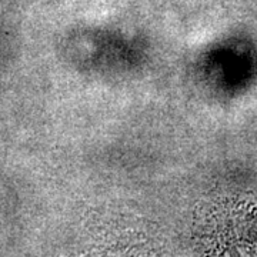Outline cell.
<instances>
[{"instance_id": "6da1fadb", "label": "cell", "mask_w": 257, "mask_h": 257, "mask_svg": "<svg viewBox=\"0 0 257 257\" xmlns=\"http://www.w3.org/2000/svg\"><path fill=\"white\" fill-rule=\"evenodd\" d=\"M221 237L213 243L209 257H257V227H251L247 237H239V224L217 231Z\"/></svg>"}]
</instances>
